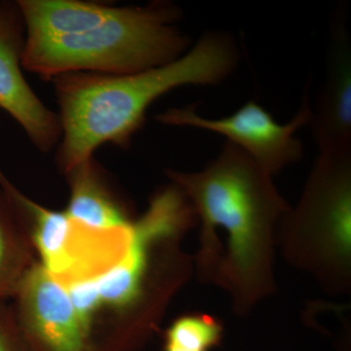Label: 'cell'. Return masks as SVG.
I'll use <instances>...</instances> for the list:
<instances>
[{"mask_svg": "<svg viewBox=\"0 0 351 351\" xmlns=\"http://www.w3.org/2000/svg\"><path fill=\"white\" fill-rule=\"evenodd\" d=\"M166 175L195 209L199 246L223 232L209 283L228 293L235 314L247 315L276 291L274 246L277 228L291 208L287 201L272 176L230 142L204 169H167Z\"/></svg>", "mask_w": 351, "mask_h": 351, "instance_id": "obj_1", "label": "cell"}, {"mask_svg": "<svg viewBox=\"0 0 351 351\" xmlns=\"http://www.w3.org/2000/svg\"><path fill=\"white\" fill-rule=\"evenodd\" d=\"M239 61L234 38L226 32H212L181 57L156 68L128 75L57 76L52 82L62 125L58 165L66 174L101 145L128 147L154 101L178 87L223 82Z\"/></svg>", "mask_w": 351, "mask_h": 351, "instance_id": "obj_2", "label": "cell"}, {"mask_svg": "<svg viewBox=\"0 0 351 351\" xmlns=\"http://www.w3.org/2000/svg\"><path fill=\"white\" fill-rule=\"evenodd\" d=\"M180 18L169 2L113 6L107 17L75 34L25 36L23 68L52 82L66 73L128 75L163 66L189 48Z\"/></svg>", "mask_w": 351, "mask_h": 351, "instance_id": "obj_3", "label": "cell"}, {"mask_svg": "<svg viewBox=\"0 0 351 351\" xmlns=\"http://www.w3.org/2000/svg\"><path fill=\"white\" fill-rule=\"evenodd\" d=\"M284 258L323 290L351 288V152L319 154L297 206L277 228Z\"/></svg>", "mask_w": 351, "mask_h": 351, "instance_id": "obj_4", "label": "cell"}, {"mask_svg": "<svg viewBox=\"0 0 351 351\" xmlns=\"http://www.w3.org/2000/svg\"><path fill=\"white\" fill-rule=\"evenodd\" d=\"M156 119L165 125L195 127L225 136L228 142L239 147L274 176L286 166L302 160L304 147L295 133L311 124L313 106L306 90L297 114L287 124H279L271 113L255 101H247L233 114L219 119L198 115L193 106L171 108Z\"/></svg>", "mask_w": 351, "mask_h": 351, "instance_id": "obj_5", "label": "cell"}, {"mask_svg": "<svg viewBox=\"0 0 351 351\" xmlns=\"http://www.w3.org/2000/svg\"><path fill=\"white\" fill-rule=\"evenodd\" d=\"M14 297L15 315L31 351H97L93 335L78 319L66 289L43 265L29 269Z\"/></svg>", "mask_w": 351, "mask_h": 351, "instance_id": "obj_6", "label": "cell"}, {"mask_svg": "<svg viewBox=\"0 0 351 351\" xmlns=\"http://www.w3.org/2000/svg\"><path fill=\"white\" fill-rule=\"evenodd\" d=\"M25 25L17 4L0 5V108L39 151H52L62 138L59 114L34 93L22 69Z\"/></svg>", "mask_w": 351, "mask_h": 351, "instance_id": "obj_7", "label": "cell"}, {"mask_svg": "<svg viewBox=\"0 0 351 351\" xmlns=\"http://www.w3.org/2000/svg\"><path fill=\"white\" fill-rule=\"evenodd\" d=\"M309 125L319 154L351 152V44L346 10L332 17L326 71Z\"/></svg>", "mask_w": 351, "mask_h": 351, "instance_id": "obj_8", "label": "cell"}, {"mask_svg": "<svg viewBox=\"0 0 351 351\" xmlns=\"http://www.w3.org/2000/svg\"><path fill=\"white\" fill-rule=\"evenodd\" d=\"M66 175L71 186L66 210L69 218L98 228H119L131 223L128 211L108 189L93 156Z\"/></svg>", "mask_w": 351, "mask_h": 351, "instance_id": "obj_9", "label": "cell"}, {"mask_svg": "<svg viewBox=\"0 0 351 351\" xmlns=\"http://www.w3.org/2000/svg\"><path fill=\"white\" fill-rule=\"evenodd\" d=\"M34 244L19 208L0 189V302L14 297L34 263Z\"/></svg>", "mask_w": 351, "mask_h": 351, "instance_id": "obj_10", "label": "cell"}, {"mask_svg": "<svg viewBox=\"0 0 351 351\" xmlns=\"http://www.w3.org/2000/svg\"><path fill=\"white\" fill-rule=\"evenodd\" d=\"M223 323L207 313H191L177 318L164 335V351H211L221 346Z\"/></svg>", "mask_w": 351, "mask_h": 351, "instance_id": "obj_11", "label": "cell"}, {"mask_svg": "<svg viewBox=\"0 0 351 351\" xmlns=\"http://www.w3.org/2000/svg\"><path fill=\"white\" fill-rule=\"evenodd\" d=\"M98 279H84L69 284L64 289L82 326L92 332L97 311L103 306L99 293Z\"/></svg>", "mask_w": 351, "mask_h": 351, "instance_id": "obj_12", "label": "cell"}, {"mask_svg": "<svg viewBox=\"0 0 351 351\" xmlns=\"http://www.w3.org/2000/svg\"><path fill=\"white\" fill-rule=\"evenodd\" d=\"M0 351H31L21 332L15 311L0 302Z\"/></svg>", "mask_w": 351, "mask_h": 351, "instance_id": "obj_13", "label": "cell"}]
</instances>
